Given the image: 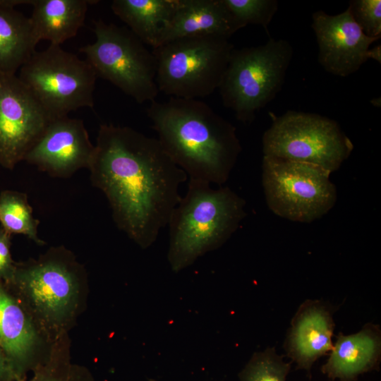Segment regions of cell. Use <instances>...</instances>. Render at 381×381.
<instances>
[{"mask_svg": "<svg viewBox=\"0 0 381 381\" xmlns=\"http://www.w3.org/2000/svg\"><path fill=\"white\" fill-rule=\"evenodd\" d=\"M380 356V328L368 322L355 334L336 336L321 371L332 380L356 381L361 375L377 370Z\"/></svg>", "mask_w": 381, "mask_h": 381, "instance_id": "obj_16", "label": "cell"}, {"mask_svg": "<svg viewBox=\"0 0 381 381\" xmlns=\"http://www.w3.org/2000/svg\"><path fill=\"white\" fill-rule=\"evenodd\" d=\"M95 150L84 123L68 116L52 121L23 161L55 178L88 169Z\"/></svg>", "mask_w": 381, "mask_h": 381, "instance_id": "obj_12", "label": "cell"}, {"mask_svg": "<svg viewBox=\"0 0 381 381\" xmlns=\"http://www.w3.org/2000/svg\"><path fill=\"white\" fill-rule=\"evenodd\" d=\"M147 115L172 161L191 179L222 185L241 146L236 127L197 99L151 102Z\"/></svg>", "mask_w": 381, "mask_h": 381, "instance_id": "obj_2", "label": "cell"}, {"mask_svg": "<svg viewBox=\"0 0 381 381\" xmlns=\"http://www.w3.org/2000/svg\"><path fill=\"white\" fill-rule=\"evenodd\" d=\"M371 103L373 106H376V107H380V99L379 98H375V99H373L371 100Z\"/></svg>", "mask_w": 381, "mask_h": 381, "instance_id": "obj_29", "label": "cell"}, {"mask_svg": "<svg viewBox=\"0 0 381 381\" xmlns=\"http://www.w3.org/2000/svg\"><path fill=\"white\" fill-rule=\"evenodd\" d=\"M0 381H15L7 357L0 346Z\"/></svg>", "mask_w": 381, "mask_h": 381, "instance_id": "obj_27", "label": "cell"}, {"mask_svg": "<svg viewBox=\"0 0 381 381\" xmlns=\"http://www.w3.org/2000/svg\"><path fill=\"white\" fill-rule=\"evenodd\" d=\"M236 31L249 24L261 25L267 35L268 25L278 10L277 0H222Z\"/></svg>", "mask_w": 381, "mask_h": 381, "instance_id": "obj_24", "label": "cell"}, {"mask_svg": "<svg viewBox=\"0 0 381 381\" xmlns=\"http://www.w3.org/2000/svg\"><path fill=\"white\" fill-rule=\"evenodd\" d=\"M94 43L80 48L97 77L107 80L138 103L156 99L157 63L152 51L129 29L102 20L95 22Z\"/></svg>", "mask_w": 381, "mask_h": 381, "instance_id": "obj_9", "label": "cell"}, {"mask_svg": "<svg viewBox=\"0 0 381 381\" xmlns=\"http://www.w3.org/2000/svg\"><path fill=\"white\" fill-rule=\"evenodd\" d=\"M333 310L322 301L308 299L294 314L284 348L296 369L309 373L315 362L332 351Z\"/></svg>", "mask_w": 381, "mask_h": 381, "instance_id": "obj_15", "label": "cell"}, {"mask_svg": "<svg viewBox=\"0 0 381 381\" xmlns=\"http://www.w3.org/2000/svg\"><path fill=\"white\" fill-rule=\"evenodd\" d=\"M52 121L94 107L97 75L86 60L49 44L35 52L18 76Z\"/></svg>", "mask_w": 381, "mask_h": 381, "instance_id": "obj_7", "label": "cell"}, {"mask_svg": "<svg viewBox=\"0 0 381 381\" xmlns=\"http://www.w3.org/2000/svg\"><path fill=\"white\" fill-rule=\"evenodd\" d=\"M176 5V0H114L111 8L145 44L154 49Z\"/></svg>", "mask_w": 381, "mask_h": 381, "instance_id": "obj_20", "label": "cell"}, {"mask_svg": "<svg viewBox=\"0 0 381 381\" xmlns=\"http://www.w3.org/2000/svg\"><path fill=\"white\" fill-rule=\"evenodd\" d=\"M37 44L30 18L16 10L12 0H0V73L16 74Z\"/></svg>", "mask_w": 381, "mask_h": 381, "instance_id": "obj_19", "label": "cell"}, {"mask_svg": "<svg viewBox=\"0 0 381 381\" xmlns=\"http://www.w3.org/2000/svg\"><path fill=\"white\" fill-rule=\"evenodd\" d=\"M368 59L375 60L379 64H381V45L377 44L373 48H369L368 51Z\"/></svg>", "mask_w": 381, "mask_h": 381, "instance_id": "obj_28", "label": "cell"}, {"mask_svg": "<svg viewBox=\"0 0 381 381\" xmlns=\"http://www.w3.org/2000/svg\"><path fill=\"white\" fill-rule=\"evenodd\" d=\"M270 115L272 122L262 136L264 156L309 163L332 173L353 149L339 123L329 118L294 110Z\"/></svg>", "mask_w": 381, "mask_h": 381, "instance_id": "obj_8", "label": "cell"}, {"mask_svg": "<svg viewBox=\"0 0 381 381\" xmlns=\"http://www.w3.org/2000/svg\"><path fill=\"white\" fill-rule=\"evenodd\" d=\"M88 0H32L30 18L33 37L38 43L48 40L50 44L61 45L73 37L83 25Z\"/></svg>", "mask_w": 381, "mask_h": 381, "instance_id": "obj_18", "label": "cell"}, {"mask_svg": "<svg viewBox=\"0 0 381 381\" xmlns=\"http://www.w3.org/2000/svg\"><path fill=\"white\" fill-rule=\"evenodd\" d=\"M11 236L0 226V279L6 284L11 282L16 267L11 253Z\"/></svg>", "mask_w": 381, "mask_h": 381, "instance_id": "obj_26", "label": "cell"}, {"mask_svg": "<svg viewBox=\"0 0 381 381\" xmlns=\"http://www.w3.org/2000/svg\"><path fill=\"white\" fill-rule=\"evenodd\" d=\"M52 121L16 75L0 73V164L13 169Z\"/></svg>", "mask_w": 381, "mask_h": 381, "instance_id": "obj_11", "label": "cell"}, {"mask_svg": "<svg viewBox=\"0 0 381 381\" xmlns=\"http://www.w3.org/2000/svg\"><path fill=\"white\" fill-rule=\"evenodd\" d=\"M51 345L16 296L0 279V346L15 381L27 379L28 373L46 360Z\"/></svg>", "mask_w": 381, "mask_h": 381, "instance_id": "obj_14", "label": "cell"}, {"mask_svg": "<svg viewBox=\"0 0 381 381\" xmlns=\"http://www.w3.org/2000/svg\"><path fill=\"white\" fill-rule=\"evenodd\" d=\"M90 181L106 196L119 229L146 249L157 240L179 203L187 179L157 138L128 126H99Z\"/></svg>", "mask_w": 381, "mask_h": 381, "instance_id": "obj_1", "label": "cell"}, {"mask_svg": "<svg viewBox=\"0 0 381 381\" xmlns=\"http://www.w3.org/2000/svg\"><path fill=\"white\" fill-rule=\"evenodd\" d=\"M0 226L8 234H23L38 245L45 242L39 237L40 221L33 216L26 193L4 190L0 193Z\"/></svg>", "mask_w": 381, "mask_h": 381, "instance_id": "obj_22", "label": "cell"}, {"mask_svg": "<svg viewBox=\"0 0 381 381\" xmlns=\"http://www.w3.org/2000/svg\"><path fill=\"white\" fill-rule=\"evenodd\" d=\"M23 381H95L90 370L71 361L68 334L54 341L46 360Z\"/></svg>", "mask_w": 381, "mask_h": 381, "instance_id": "obj_21", "label": "cell"}, {"mask_svg": "<svg viewBox=\"0 0 381 381\" xmlns=\"http://www.w3.org/2000/svg\"><path fill=\"white\" fill-rule=\"evenodd\" d=\"M294 54L291 44L270 37L264 44L232 50L219 87L223 105L252 123L282 90Z\"/></svg>", "mask_w": 381, "mask_h": 381, "instance_id": "obj_5", "label": "cell"}, {"mask_svg": "<svg viewBox=\"0 0 381 381\" xmlns=\"http://www.w3.org/2000/svg\"><path fill=\"white\" fill-rule=\"evenodd\" d=\"M283 358L274 348L255 353L239 373V381H286L292 362Z\"/></svg>", "mask_w": 381, "mask_h": 381, "instance_id": "obj_23", "label": "cell"}, {"mask_svg": "<svg viewBox=\"0 0 381 381\" xmlns=\"http://www.w3.org/2000/svg\"><path fill=\"white\" fill-rule=\"evenodd\" d=\"M236 32L222 0H176L171 16L162 28L158 46L176 39L198 35H219L229 39Z\"/></svg>", "mask_w": 381, "mask_h": 381, "instance_id": "obj_17", "label": "cell"}, {"mask_svg": "<svg viewBox=\"0 0 381 381\" xmlns=\"http://www.w3.org/2000/svg\"><path fill=\"white\" fill-rule=\"evenodd\" d=\"M361 28L370 37L380 38L381 36V1L352 0L347 8Z\"/></svg>", "mask_w": 381, "mask_h": 381, "instance_id": "obj_25", "label": "cell"}, {"mask_svg": "<svg viewBox=\"0 0 381 381\" xmlns=\"http://www.w3.org/2000/svg\"><path fill=\"white\" fill-rule=\"evenodd\" d=\"M311 28L318 42V60L328 73L346 77L368 60L370 45L380 38L365 35L349 10L329 15L318 11L312 15Z\"/></svg>", "mask_w": 381, "mask_h": 381, "instance_id": "obj_13", "label": "cell"}, {"mask_svg": "<svg viewBox=\"0 0 381 381\" xmlns=\"http://www.w3.org/2000/svg\"><path fill=\"white\" fill-rule=\"evenodd\" d=\"M233 44L219 35L176 39L152 49L159 91L171 97L197 99L218 89Z\"/></svg>", "mask_w": 381, "mask_h": 381, "instance_id": "obj_6", "label": "cell"}, {"mask_svg": "<svg viewBox=\"0 0 381 381\" xmlns=\"http://www.w3.org/2000/svg\"><path fill=\"white\" fill-rule=\"evenodd\" d=\"M6 285L50 344L68 334L86 308L87 271L64 246L16 262Z\"/></svg>", "mask_w": 381, "mask_h": 381, "instance_id": "obj_3", "label": "cell"}, {"mask_svg": "<svg viewBox=\"0 0 381 381\" xmlns=\"http://www.w3.org/2000/svg\"><path fill=\"white\" fill-rule=\"evenodd\" d=\"M262 170L266 203L280 217L310 223L337 202L331 172L319 166L263 155Z\"/></svg>", "mask_w": 381, "mask_h": 381, "instance_id": "obj_10", "label": "cell"}, {"mask_svg": "<svg viewBox=\"0 0 381 381\" xmlns=\"http://www.w3.org/2000/svg\"><path fill=\"white\" fill-rule=\"evenodd\" d=\"M245 205L229 187L214 189L207 182L190 179L167 224L171 270L180 272L225 243L246 217Z\"/></svg>", "mask_w": 381, "mask_h": 381, "instance_id": "obj_4", "label": "cell"}]
</instances>
